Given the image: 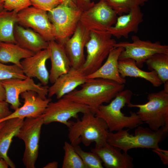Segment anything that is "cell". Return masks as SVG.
Here are the masks:
<instances>
[{
  "mask_svg": "<svg viewBox=\"0 0 168 168\" xmlns=\"http://www.w3.org/2000/svg\"><path fill=\"white\" fill-rule=\"evenodd\" d=\"M86 31L83 26H77L73 36L64 45L72 67L74 68H80L85 60L84 48L87 42Z\"/></svg>",
  "mask_w": 168,
  "mask_h": 168,
  "instance_id": "d6986e66",
  "label": "cell"
},
{
  "mask_svg": "<svg viewBox=\"0 0 168 168\" xmlns=\"http://www.w3.org/2000/svg\"><path fill=\"white\" fill-rule=\"evenodd\" d=\"M27 77L22 69L15 64L7 65L0 62V80L13 78L25 79Z\"/></svg>",
  "mask_w": 168,
  "mask_h": 168,
  "instance_id": "4dcf8cb0",
  "label": "cell"
},
{
  "mask_svg": "<svg viewBox=\"0 0 168 168\" xmlns=\"http://www.w3.org/2000/svg\"><path fill=\"white\" fill-rule=\"evenodd\" d=\"M44 124L42 114L35 118L24 119L23 124L15 137L24 142L25 149L22 162L26 168H35L38 157L41 129Z\"/></svg>",
  "mask_w": 168,
  "mask_h": 168,
  "instance_id": "52a82bcc",
  "label": "cell"
},
{
  "mask_svg": "<svg viewBox=\"0 0 168 168\" xmlns=\"http://www.w3.org/2000/svg\"><path fill=\"white\" fill-rule=\"evenodd\" d=\"M13 34L17 44L34 53L48 47V42L30 28L24 27L16 23L14 27Z\"/></svg>",
  "mask_w": 168,
  "mask_h": 168,
  "instance_id": "44dd1931",
  "label": "cell"
},
{
  "mask_svg": "<svg viewBox=\"0 0 168 168\" xmlns=\"http://www.w3.org/2000/svg\"><path fill=\"white\" fill-rule=\"evenodd\" d=\"M107 30L94 28L85 44L87 56L80 70L87 76L95 72L102 65L116 43Z\"/></svg>",
  "mask_w": 168,
  "mask_h": 168,
  "instance_id": "8992f818",
  "label": "cell"
},
{
  "mask_svg": "<svg viewBox=\"0 0 168 168\" xmlns=\"http://www.w3.org/2000/svg\"><path fill=\"white\" fill-rule=\"evenodd\" d=\"M17 15L20 25L32 29L47 42L55 40L54 27L46 12L29 7L17 13Z\"/></svg>",
  "mask_w": 168,
  "mask_h": 168,
  "instance_id": "8fae6325",
  "label": "cell"
},
{
  "mask_svg": "<svg viewBox=\"0 0 168 168\" xmlns=\"http://www.w3.org/2000/svg\"><path fill=\"white\" fill-rule=\"evenodd\" d=\"M145 63L149 70L156 72L163 83L168 82V53L155 54Z\"/></svg>",
  "mask_w": 168,
  "mask_h": 168,
  "instance_id": "4316f807",
  "label": "cell"
},
{
  "mask_svg": "<svg viewBox=\"0 0 168 168\" xmlns=\"http://www.w3.org/2000/svg\"><path fill=\"white\" fill-rule=\"evenodd\" d=\"M152 151L159 156L164 165H168V151H167L159 148L157 149H152Z\"/></svg>",
  "mask_w": 168,
  "mask_h": 168,
  "instance_id": "e575fe53",
  "label": "cell"
},
{
  "mask_svg": "<svg viewBox=\"0 0 168 168\" xmlns=\"http://www.w3.org/2000/svg\"><path fill=\"white\" fill-rule=\"evenodd\" d=\"M133 93L129 89L122 90L107 105H101L95 115L102 119L106 124L110 132H117L124 128L129 129L137 127L143 123L135 112L130 111L125 116L121 109L130 103Z\"/></svg>",
  "mask_w": 168,
  "mask_h": 168,
  "instance_id": "277c9868",
  "label": "cell"
},
{
  "mask_svg": "<svg viewBox=\"0 0 168 168\" xmlns=\"http://www.w3.org/2000/svg\"><path fill=\"white\" fill-rule=\"evenodd\" d=\"M94 4L90 2V0H77V6L80 9L81 8L93 6Z\"/></svg>",
  "mask_w": 168,
  "mask_h": 168,
  "instance_id": "d590c367",
  "label": "cell"
},
{
  "mask_svg": "<svg viewBox=\"0 0 168 168\" xmlns=\"http://www.w3.org/2000/svg\"><path fill=\"white\" fill-rule=\"evenodd\" d=\"M63 3L65 4L70 6L77 7V0H62Z\"/></svg>",
  "mask_w": 168,
  "mask_h": 168,
  "instance_id": "74e56055",
  "label": "cell"
},
{
  "mask_svg": "<svg viewBox=\"0 0 168 168\" xmlns=\"http://www.w3.org/2000/svg\"><path fill=\"white\" fill-rule=\"evenodd\" d=\"M5 121L0 122V129L4 125L5 123Z\"/></svg>",
  "mask_w": 168,
  "mask_h": 168,
  "instance_id": "b9f144b4",
  "label": "cell"
},
{
  "mask_svg": "<svg viewBox=\"0 0 168 168\" xmlns=\"http://www.w3.org/2000/svg\"><path fill=\"white\" fill-rule=\"evenodd\" d=\"M58 166V163L57 161H54L49 162L46 164L43 168H57Z\"/></svg>",
  "mask_w": 168,
  "mask_h": 168,
  "instance_id": "f35d334b",
  "label": "cell"
},
{
  "mask_svg": "<svg viewBox=\"0 0 168 168\" xmlns=\"http://www.w3.org/2000/svg\"><path fill=\"white\" fill-rule=\"evenodd\" d=\"M4 9V0H0V12Z\"/></svg>",
  "mask_w": 168,
  "mask_h": 168,
  "instance_id": "60d3db41",
  "label": "cell"
},
{
  "mask_svg": "<svg viewBox=\"0 0 168 168\" xmlns=\"http://www.w3.org/2000/svg\"><path fill=\"white\" fill-rule=\"evenodd\" d=\"M123 50L122 47L113 48L105 63L95 72L86 76V78H101L125 84L126 80L120 76L118 68L119 56Z\"/></svg>",
  "mask_w": 168,
  "mask_h": 168,
  "instance_id": "ffe728a7",
  "label": "cell"
},
{
  "mask_svg": "<svg viewBox=\"0 0 168 168\" xmlns=\"http://www.w3.org/2000/svg\"><path fill=\"white\" fill-rule=\"evenodd\" d=\"M89 13L97 26L106 30L115 24L117 17L116 12L104 0L94 4Z\"/></svg>",
  "mask_w": 168,
  "mask_h": 168,
  "instance_id": "cb8c5ba5",
  "label": "cell"
},
{
  "mask_svg": "<svg viewBox=\"0 0 168 168\" xmlns=\"http://www.w3.org/2000/svg\"><path fill=\"white\" fill-rule=\"evenodd\" d=\"M12 113L9 108V104L5 101H0V120L7 117Z\"/></svg>",
  "mask_w": 168,
  "mask_h": 168,
  "instance_id": "836d02e7",
  "label": "cell"
},
{
  "mask_svg": "<svg viewBox=\"0 0 168 168\" xmlns=\"http://www.w3.org/2000/svg\"><path fill=\"white\" fill-rule=\"evenodd\" d=\"M33 7L44 11L49 12L63 3L62 0H30Z\"/></svg>",
  "mask_w": 168,
  "mask_h": 168,
  "instance_id": "d6a6232c",
  "label": "cell"
},
{
  "mask_svg": "<svg viewBox=\"0 0 168 168\" xmlns=\"http://www.w3.org/2000/svg\"><path fill=\"white\" fill-rule=\"evenodd\" d=\"M35 53L24 49L17 44L0 42V62L12 63L21 68V60L33 55Z\"/></svg>",
  "mask_w": 168,
  "mask_h": 168,
  "instance_id": "d4e9b609",
  "label": "cell"
},
{
  "mask_svg": "<svg viewBox=\"0 0 168 168\" xmlns=\"http://www.w3.org/2000/svg\"><path fill=\"white\" fill-rule=\"evenodd\" d=\"M6 92L1 80H0V101H5Z\"/></svg>",
  "mask_w": 168,
  "mask_h": 168,
  "instance_id": "8d00e7d4",
  "label": "cell"
},
{
  "mask_svg": "<svg viewBox=\"0 0 168 168\" xmlns=\"http://www.w3.org/2000/svg\"><path fill=\"white\" fill-rule=\"evenodd\" d=\"M79 155L86 168H103L102 162L96 154L83 150L78 145L73 146Z\"/></svg>",
  "mask_w": 168,
  "mask_h": 168,
  "instance_id": "f546056e",
  "label": "cell"
},
{
  "mask_svg": "<svg viewBox=\"0 0 168 168\" xmlns=\"http://www.w3.org/2000/svg\"><path fill=\"white\" fill-rule=\"evenodd\" d=\"M143 16L140 7L133 8L127 14L117 17L115 26L107 30L118 39L121 37L127 38L130 33L138 32V26L143 21Z\"/></svg>",
  "mask_w": 168,
  "mask_h": 168,
  "instance_id": "e0dca14e",
  "label": "cell"
},
{
  "mask_svg": "<svg viewBox=\"0 0 168 168\" xmlns=\"http://www.w3.org/2000/svg\"><path fill=\"white\" fill-rule=\"evenodd\" d=\"M132 42H121L116 43L114 47H122L124 50L119 59L131 58L134 60L137 67L142 68L144 63L153 55L158 53H168V46L162 45L159 41L141 40L136 35L132 37Z\"/></svg>",
  "mask_w": 168,
  "mask_h": 168,
  "instance_id": "9c48e42d",
  "label": "cell"
},
{
  "mask_svg": "<svg viewBox=\"0 0 168 168\" xmlns=\"http://www.w3.org/2000/svg\"><path fill=\"white\" fill-rule=\"evenodd\" d=\"M91 111L88 106L72 100L64 96L55 102L50 101L42 114L44 124L57 122L68 128L70 125L72 118L77 119L78 114Z\"/></svg>",
  "mask_w": 168,
  "mask_h": 168,
  "instance_id": "30bf717a",
  "label": "cell"
},
{
  "mask_svg": "<svg viewBox=\"0 0 168 168\" xmlns=\"http://www.w3.org/2000/svg\"><path fill=\"white\" fill-rule=\"evenodd\" d=\"M8 167V165L4 160L0 159V168H7Z\"/></svg>",
  "mask_w": 168,
  "mask_h": 168,
  "instance_id": "ab89813d",
  "label": "cell"
},
{
  "mask_svg": "<svg viewBox=\"0 0 168 168\" xmlns=\"http://www.w3.org/2000/svg\"><path fill=\"white\" fill-rule=\"evenodd\" d=\"M64 154L62 168H86L73 146L65 142L63 146Z\"/></svg>",
  "mask_w": 168,
  "mask_h": 168,
  "instance_id": "83f0119b",
  "label": "cell"
},
{
  "mask_svg": "<svg viewBox=\"0 0 168 168\" xmlns=\"http://www.w3.org/2000/svg\"><path fill=\"white\" fill-rule=\"evenodd\" d=\"M81 119L75 122L71 121L68 127V138L73 146L82 142L86 146L95 143V148L106 144L108 126L102 119L96 116L91 111L83 114Z\"/></svg>",
  "mask_w": 168,
  "mask_h": 168,
  "instance_id": "3957f363",
  "label": "cell"
},
{
  "mask_svg": "<svg viewBox=\"0 0 168 168\" xmlns=\"http://www.w3.org/2000/svg\"><path fill=\"white\" fill-rule=\"evenodd\" d=\"M81 10L77 7L62 3L49 12L48 17L54 27L57 42L64 46L66 39L74 32Z\"/></svg>",
  "mask_w": 168,
  "mask_h": 168,
  "instance_id": "ba28073f",
  "label": "cell"
},
{
  "mask_svg": "<svg viewBox=\"0 0 168 168\" xmlns=\"http://www.w3.org/2000/svg\"><path fill=\"white\" fill-rule=\"evenodd\" d=\"M118 68L120 75L123 78L129 77L143 78L156 87H159L163 84L155 71L142 70L137 67L135 61L132 59H119Z\"/></svg>",
  "mask_w": 168,
  "mask_h": 168,
  "instance_id": "603a6c76",
  "label": "cell"
},
{
  "mask_svg": "<svg viewBox=\"0 0 168 168\" xmlns=\"http://www.w3.org/2000/svg\"><path fill=\"white\" fill-rule=\"evenodd\" d=\"M24 119L21 118L7 119L0 129V159L4 160L11 168H16V166L7 155V152L13 138L18 132Z\"/></svg>",
  "mask_w": 168,
  "mask_h": 168,
  "instance_id": "7402d4cb",
  "label": "cell"
},
{
  "mask_svg": "<svg viewBox=\"0 0 168 168\" xmlns=\"http://www.w3.org/2000/svg\"><path fill=\"white\" fill-rule=\"evenodd\" d=\"M148 101L142 104L127 105L130 108H138L136 113L144 123L153 131L168 126V82L164 84L163 90L148 94Z\"/></svg>",
  "mask_w": 168,
  "mask_h": 168,
  "instance_id": "5b68a950",
  "label": "cell"
},
{
  "mask_svg": "<svg viewBox=\"0 0 168 168\" xmlns=\"http://www.w3.org/2000/svg\"><path fill=\"white\" fill-rule=\"evenodd\" d=\"M18 22L16 12L5 9L0 12V42L16 44L13 32L15 25Z\"/></svg>",
  "mask_w": 168,
  "mask_h": 168,
  "instance_id": "484cf974",
  "label": "cell"
},
{
  "mask_svg": "<svg viewBox=\"0 0 168 168\" xmlns=\"http://www.w3.org/2000/svg\"><path fill=\"white\" fill-rule=\"evenodd\" d=\"M31 5L30 0H4V9L17 13Z\"/></svg>",
  "mask_w": 168,
  "mask_h": 168,
  "instance_id": "1f68e13d",
  "label": "cell"
},
{
  "mask_svg": "<svg viewBox=\"0 0 168 168\" xmlns=\"http://www.w3.org/2000/svg\"><path fill=\"white\" fill-rule=\"evenodd\" d=\"M122 150L107 142L98 148L95 147L91 151L97 155L106 168H133V159L128 153L121 152Z\"/></svg>",
  "mask_w": 168,
  "mask_h": 168,
  "instance_id": "2e32d148",
  "label": "cell"
},
{
  "mask_svg": "<svg viewBox=\"0 0 168 168\" xmlns=\"http://www.w3.org/2000/svg\"><path fill=\"white\" fill-rule=\"evenodd\" d=\"M136 128L133 135L130 134V129L128 128L115 133L109 131L107 142L125 153L135 148L157 149L160 148L159 144L166 139L168 134V126L161 127L156 131L140 125Z\"/></svg>",
  "mask_w": 168,
  "mask_h": 168,
  "instance_id": "7a4b0ae2",
  "label": "cell"
},
{
  "mask_svg": "<svg viewBox=\"0 0 168 168\" xmlns=\"http://www.w3.org/2000/svg\"><path fill=\"white\" fill-rule=\"evenodd\" d=\"M48 43L51 62L49 82L53 84L60 76L68 72L72 66L64 46L54 40Z\"/></svg>",
  "mask_w": 168,
  "mask_h": 168,
  "instance_id": "ac0fdd59",
  "label": "cell"
},
{
  "mask_svg": "<svg viewBox=\"0 0 168 168\" xmlns=\"http://www.w3.org/2000/svg\"><path fill=\"white\" fill-rule=\"evenodd\" d=\"M81 86L64 96L88 106L95 114L100 106L109 103L125 87L124 84L101 78H86Z\"/></svg>",
  "mask_w": 168,
  "mask_h": 168,
  "instance_id": "6da1fadb",
  "label": "cell"
},
{
  "mask_svg": "<svg viewBox=\"0 0 168 168\" xmlns=\"http://www.w3.org/2000/svg\"><path fill=\"white\" fill-rule=\"evenodd\" d=\"M117 12L121 15L128 13L132 8L143 6L149 0H104Z\"/></svg>",
  "mask_w": 168,
  "mask_h": 168,
  "instance_id": "f1b7e54d",
  "label": "cell"
},
{
  "mask_svg": "<svg viewBox=\"0 0 168 168\" xmlns=\"http://www.w3.org/2000/svg\"><path fill=\"white\" fill-rule=\"evenodd\" d=\"M1 81L5 90V101L10 104L11 108L14 110L20 107V94L26 91H34L43 99L47 98L49 87L36 83L32 78H13Z\"/></svg>",
  "mask_w": 168,
  "mask_h": 168,
  "instance_id": "7c38bea8",
  "label": "cell"
},
{
  "mask_svg": "<svg viewBox=\"0 0 168 168\" xmlns=\"http://www.w3.org/2000/svg\"><path fill=\"white\" fill-rule=\"evenodd\" d=\"M86 76L79 69L71 68L67 73L60 76L48 88V97L55 95L58 100L71 92L85 83Z\"/></svg>",
  "mask_w": 168,
  "mask_h": 168,
  "instance_id": "9a60e30c",
  "label": "cell"
},
{
  "mask_svg": "<svg viewBox=\"0 0 168 168\" xmlns=\"http://www.w3.org/2000/svg\"><path fill=\"white\" fill-rule=\"evenodd\" d=\"M20 96L24 100L23 105L7 117L0 120V122L12 118L38 117L43 114L52 100L51 98H42L36 92L32 91L23 92Z\"/></svg>",
  "mask_w": 168,
  "mask_h": 168,
  "instance_id": "4fadbf2b",
  "label": "cell"
},
{
  "mask_svg": "<svg viewBox=\"0 0 168 168\" xmlns=\"http://www.w3.org/2000/svg\"><path fill=\"white\" fill-rule=\"evenodd\" d=\"M49 58L50 53L47 48L24 59L21 61L24 73L27 77L36 78L43 85L47 86L49 82V73L46 64Z\"/></svg>",
  "mask_w": 168,
  "mask_h": 168,
  "instance_id": "5bb4252c",
  "label": "cell"
}]
</instances>
